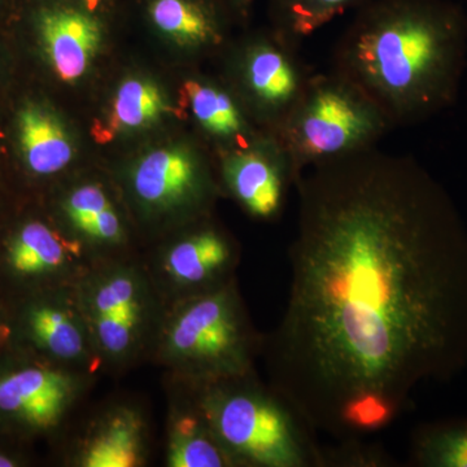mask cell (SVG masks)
<instances>
[{
	"label": "cell",
	"mask_w": 467,
	"mask_h": 467,
	"mask_svg": "<svg viewBox=\"0 0 467 467\" xmlns=\"http://www.w3.org/2000/svg\"><path fill=\"white\" fill-rule=\"evenodd\" d=\"M297 47L272 30L250 39L233 60L234 95L247 115L276 133L300 99L312 73L304 66Z\"/></svg>",
	"instance_id": "cell-7"
},
{
	"label": "cell",
	"mask_w": 467,
	"mask_h": 467,
	"mask_svg": "<svg viewBox=\"0 0 467 467\" xmlns=\"http://www.w3.org/2000/svg\"><path fill=\"white\" fill-rule=\"evenodd\" d=\"M150 26L187 50L220 47L225 18L220 0H143Z\"/></svg>",
	"instance_id": "cell-13"
},
{
	"label": "cell",
	"mask_w": 467,
	"mask_h": 467,
	"mask_svg": "<svg viewBox=\"0 0 467 467\" xmlns=\"http://www.w3.org/2000/svg\"><path fill=\"white\" fill-rule=\"evenodd\" d=\"M392 129L364 92L331 70L310 77L275 134L299 177L316 165L377 147Z\"/></svg>",
	"instance_id": "cell-5"
},
{
	"label": "cell",
	"mask_w": 467,
	"mask_h": 467,
	"mask_svg": "<svg viewBox=\"0 0 467 467\" xmlns=\"http://www.w3.org/2000/svg\"><path fill=\"white\" fill-rule=\"evenodd\" d=\"M198 407L235 466H321V448L270 387L251 376L198 389Z\"/></svg>",
	"instance_id": "cell-3"
},
{
	"label": "cell",
	"mask_w": 467,
	"mask_h": 467,
	"mask_svg": "<svg viewBox=\"0 0 467 467\" xmlns=\"http://www.w3.org/2000/svg\"><path fill=\"white\" fill-rule=\"evenodd\" d=\"M368 0H270L273 29L299 46L344 12Z\"/></svg>",
	"instance_id": "cell-22"
},
{
	"label": "cell",
	"mask_w": 467,
	"mask_h": 467,
	"mask_svg": "<svg viewBox=\"0 0 467 467\" xmlns=\"http://www.w3.org/2000/svg\"><path fill=\"white\" fill-rule=\"evenodd\" d=\"M77 306L95 352L113 365H124L142 348L152 317V295L134 267L113 265L81 285Z\"/></svg>",
	"instance_id": "cell-6"
},
{
	"label": "cell",
	"mask_w": 467,
	"mask_h": 467,
	"mask_svg": "<svg viewBox=\"0 0 467 467\" xmlns=\"http://www.w3.org/2000/svg\"><path fill=\"white\" fill-rule=\"evenodd\" d=\"M167 451L171 467L235 466L198 407L196 410L180 411L171 420Z\"/></svg>",
	"instance_id": "cell-20"
},
{
	"label": "cell",
	"mask_w": 467,
	"mask_h": 467,
	"mask_svg": "<svg viewBox=\"0 0 467 467\" xmlns=\"http://www.w3.org/2000/svg\"><path fill=\"white\" fill-rule=\"evenodd\" d=\"M100 0H34L32 21L48 63L61 81L84 78L106 38Z\"/></svg>",
	"instance_id": "cell-10"
},
{
	"label": "cell",
	"mask_w": 467,
	"mask_h": 467,
	"mask_svg": "<svg viewBox=\"0 0 467 467\" xmlns=\"http://www.w3.org/2000/svg\"><path fill=\"white\" fill-rule=\"evenodd\" d=\"M294 187L290 294L261 349L310 435L355 441L466 367L467 225L420 162L377 147Z\"/></svg>",
	"instance_id": "cell-1"
},
{
	"label": "cell",
	"mask_w": 467,
	"mask_h": 467,
	"mask_svg": "<svg viewBox=\"0 0 467 467\" xmlns=\"http://www.w3.org/2000/svg\"><path fill=\"white\" fill-rule=\"evenodd\" d=\"M29 327L39 347L69 368L90 362L95 349L77 303L36 306L30 313Z\"/></svg>",
	"instance_id": "cell-17"
},
{
	"label": "cell",
	"mask_w": 467,
	"mask_h": 467,
	"mask_svg": "<svg viewBox=\"0 0 467 467\" xmlns=\"http://www.w3.org/2000/svg\"><path fill=\"white\" fill-rule=\"evenodd\" d=\"M227 5H232L234 9L239 12H247L254 0H225Z\"/></svg>",
	"instance_id": "cell-24"
},
{
	"label": "cell",
	"mask_w": 467,
	"mask_h": 467,
	"mask_svg": "<svg viewBox=\"0 0 467 467\" xmlns=\"http://www.w3.org/2000/svg\"><path fill=\"white\" fill-rule=\"evenodd\" d=\"M9 337H11V328H9V326L0 324V347L7 342Z\"/></svg>",
	"instance_id": "cell-25"
},
{
	"label": "cell",
	"mask_w": 467,
	"mask_h": 467,
	"mask_svg": "<svg viewBox=\"0 0 467 467\" xmlns=\"http://www.w3.org/2000/svg\"><path fill=\"white\" fill-rule=\"evenodd\" d=\"M72 370L30 367L0 378V411L36 430H50L72 409L82 389Z\"/></svg>",
	"instance_id": "cell-11"
},
{
	"label": "cell",
	"mask_w": 467,
	"mask_h": 467,
	"mask_svg": "<svg viewBox=\"0 0 467 467\" xmlns=\"http://www.w3.org/2000/svg\"><path fill=\"white\" fill-rule=\"evenodd\" d=\"M220 171L227 192L257 220H275L284 211L297 175L278 135L260 131L250 142L221 152Z\"/></svg>",
	"instance_id": "cell-9"
},
{
	"label": "cell",
	"mask_w": 467,
	"mask_h": 467,
	"mask_svg": "<svg viewBox=\"0 0 467 467\" xmlns=\"http://www.w3.org/2000/svg\"><path fill=\"white\" fill-rule=\"evenodd\" d=\"M413 462L426 467H467V420L435 423L417 432Z\"/></svg>",
	"instance_id": "cell-23"
},
{
	"label": "cell",
	"mask_w": 467,
	"mask_h": 467,
	"mask_svg": "<svg viewBox=\"0 0 467 467\" xmlns=\"http://www.w3.org/2000/svg\"><path fill=\"white\" fill-rule=\"evenodd\" d=\"M146 454V426L137 410L116 408L92 426L77 453L82 467H137Z\"/></svg>",
	"instance_id": "cell-14"
},
{
	"label": "cell",
	"mask_w": 467,
	"mask_h": 467,
	"mask_svg": "<svg viewBox=\"0 0 467 467\" xmlns=\"http://www.w3.org/2000/svg\"><path fill=\"white\" fill-rule=\"evenodd\" d=\"M76 251L50 226L26 223L9 245L12 269L20 275H55L75 265Z\"/></svg>",
	"instance_id": "cell-19"
},
{
	"label": "cell",
	"mask_w": 467,
	"mask_h": 467,
	"mask_svg": "<svg viewBox=\"0 0 467 467\" xmlns=\"http://www.w3.org/2000/svg\"><path fill=\"white\" fill-rule=\"evenodd\" d=\"M129 187L138 205L152 216L196 213L216 192L202 153L181 143L140 156L129 173Z\"/></svg>",
	"instance_id": "cell-8"
},
{
	"label": "cell",
	"mask_w": 467,
	"mask_h": 467,
	"mask_svg": "<svg viewBox=\"0 0 467 467\" xmlns=\"http://www.w3.org/2000/svg\"><path fill=\"white\" fill-rule=\"evenodd\" d=\"M63 212L72 229L92 244L112 247L124 242L122 218L100 184L84 183L70 190Z\"/></svg>",
	"instance_id": "cell-18"
},
{
	"label": "cell",
	"mask_w": 467,
	"mask_h": 467,
	"mask_svg": "<svg viewBox=\"0 0 467 467\" xmlns=\"http://www.w3.org/2000/svg\"><path fill=\"white\" fill-rule=\"evenodd\" d=\"M263 340L254 335L232 278L189 295L161 337V355L198 389L251 376Z\"/></svg>",
	"instance_id": "cell-4"
},
{
	"label": "cell",
	"mask_w": 467,
	"mask_h": 467,
	"mask_svg": "<svg viewBox=\"0 0 467 467\" xmlns=\"http://www.w3.org/2000/svg\"><path fill=\"white\" fill-rule=\"evenodd\" d=\"M18 138L33 173H60L75 159V142L67 126L51 109L38 104H29L18 115Z\"/></svg>",
	"instance_id": "cell-16"
},
{
	"label": "cell",
	"mask_w": 467,
	"mask_h": 467,
	"mask_svg": "<svg viewBox=\"0 0 467 467\" xmlns=\"http://www.w3.org/2000/svg\"><path fill=\"white\" fill-rule=\"evenodd\" d=\"M167 94L152 79L129 77L117 88L109 119L110 133L142 130L171 112Z\"/></svg>",
	"instance_id": "cell-21"
},
{
	"label": "cell",
	"mask_w": 467,
	"mask_h": 467,
	"mask_svg": "<svg viewBox=\"0 0 467 467\" xmlns=\"http://www.w3.org/2000/svg\"><path fill=\"white\" fill-rule=\"evenodd\" d=\"M467 67V14L451 0H368L337 39L333 69L392 128L450 109Z\"/></svg>",
	"instance_id": "cell-2"
},
{
	"label": "cell",
	"mask_w": 467,
	"mask_h": 467,
	"mask_svg": "<svg viewBox=\"0 0 467 467\" xmlns=\"http://www.w3.org/2000/svg\"><path fill=\"white\" fill-rule=\"evenodd\" d=\"M235 245L217 227L204 226L183 236L165 254L162 267L181 290L196 294L230 279Z\"/></svg>",
	"instance_id": "cell-12"
},
{
	"label": "cell",
	"mask_w": 467,
	"mask_h": 467,
	"mask_svg": "<svg viewBox=\"0 0 467 467\" xmlns=\"http://www.w3.org/2000/svg\"><path fill=\"white\" fill-rule=\"evenodd\" d=\"M15 466L14 461L8 459V457L2 456L0 454V467H12Z\"/></svg>",
	"instance_id": "cell-26"
},
{
	"label": "cell",
	"mask_w": 467,
	"mask_h": 467,
	"mask_svg": "<svg viewBox=\"0 0 467 467\" xmlns=\"http://www.w3.org/2000/svg\"><path fill=\"white\" fill-rule=\"evenodd\" d=\"M183 90L196 124L212 140L223 146V152L256 137L250 116L230 88L205 79H189Z\"/></svg>",
	"instance_id": "cell-15"
}]
</instances>
